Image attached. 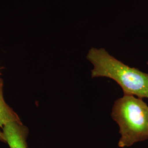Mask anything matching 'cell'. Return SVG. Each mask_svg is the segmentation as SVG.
I'll return each mask as SVG.
<instances>
[{"label":"cell","mask_w":148,"mask_h":148,"mask_svg":"<svg viewBox=\"0 0 148 148\" xmlns=\"http://www.w3.org/2000/svg\"><path fill=\"white\" fill-rule=\"evenodd\" d=\"M87 58L93 65V78L104 77L115 81L124 95L148 98V74L123 63L104 48H92Z\"/></svg>","instance_id":"1"},{"label":"cell","mask_w":148,"mask_h":148,"mask_svg":"<svg viewBox=\"0 0 148 148\" xmlns=\"http://www.w3.org/2000/svg\"><path fill=\"white\" fill-rule=\"evenodd\" d=\"M111 117L119 127L120 148L129 147L148 138V106L136 96L128 95L117 99Z\"/></svg>","instance_id":"2"},{"label":"cell","mask_w":148,"mask_h":148,"mask_svg":"<svg viewBox=\"0 0 148 148\" xmlns=\"http://www.w3.org/2000/svg\"><path fill=\"white\" fill-rule=\"evenodd\" d=\"M2 128L5 142L10 148H27L25 131L16 122H10Z\"/></svg>","instance_id":"3"},{"label":"cell","mask_w":148,"mask_h":148,"mask_svg":"<svg viewBox=\"0 0 148 148\" xmlns=\"http://www.w3.org/2000/svg\"><path fill=\"white\" fill-rule=\"evenodd\" d=\"M16 116L5 104L0 94V127H3L7 123L12 121L17 122Z\"/></svg>","instance_id":"4"},{"label":"cell","mask_w":148,"mask_h":148,"mask_svg":"<svg viewBox=\"0 0 148 148\" xmlns=\"http://www.w3.org/2000/svg\"><path fill=\"white\" fill-rule=\"evenodd\" d=\"M0 140H2V141H5V138L4 135H3V133L1 132V131H0Z\"/></svg>","instance_id":"5"}]
</instances>
